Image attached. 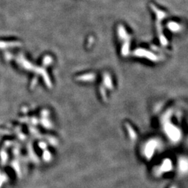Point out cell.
Wrapping results in <instances>:
<instances>
[{"label":"cell","mask_w":188,"mask_h":188,"mask_svg":"<svg viewBox=\"0 0 188 188\" xmlns=\"http://www.w3.org/2000/svg\"><path fill=\"white\" fill-rule=\"evenodd\" d=\"M170 188H177L176 187V186H172V187H171Z\"/></svg>","instance_id":"obj_1"}]
</instances>
